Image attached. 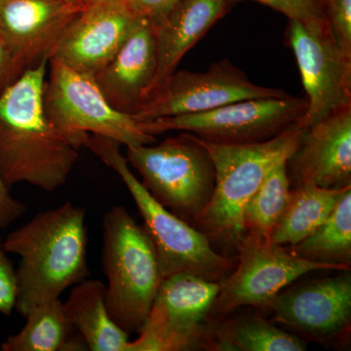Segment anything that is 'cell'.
<instances>
[{
	"label": "cell",
	"mask_w": 351,
	"mask_h": 351,
	"mask_svg": "<svg viewBox=\"0 0 351 351\" xmlns=\"http://www.w3.org/2000/svg\"><path fill=\"white\" fill-rule=\"evenodd\" d=\"M306 97L249 99L193 114L140 122L141 128L156 136L169 131L188 132L216 144L263 142L295 125L306 112Z\"/></svg>",
	"instance_id": "cell-9"
},
{
	"label": "cell",
	"mask_w": 351,
	"mask_h": 351,
	"mask_svg": "<svg viewBox=\"0 0 351 351\" xmlns=\"http://www.w3.org/2000/svg\"><path fill=\"white\" fill-rule=\"evenodd\" d=\"M156 71V27L142 21L93 78L113 108L133 115L151 99Z\"/></svg>",
	"instance_id": "cell-17"
},
{
	"label": "cell",
	"mask_w": 351,
	"mask_h": 351,
	"mask_svg": "<svg viewBox=\"0 0 351 351\" xmlns=\"http://www.w3.org/2000/svg\"><path fill=\"white\" fill-rule=\"evenodd\" d=\"M101 263L108 313L129 335L140 332L163 278L151 237L125 207L104 215Z\"/></svg>",
	"instance_id": "cell-5"
},
{
	"label": "cell",
	"mask_w": 351,
	"mask_h": 351,
	"mask_svg": "<svg viewBox=\"0 0 351 351\" xmlns=\"http://www.w3.org/2000/svg\"><path fill=\"white\" fill-rule=\"evenodd\" d=\"M230 2V0H180L167 17L156 27L157 71L152 97L175 73L184 55L217 21L223 17Z\"/></svg>",
	"instance_id": "cell-18"
},
{
	"label": "cell",
	"mask_w": 351,
	"mask_h": 351,
	"mask_svg": "<svg viewBox=\"0 0 351 351\" xmlns=\"http://www.w3.org/2000/svg\"><path fill=\"white\" fill-rule=\"evenodd\" d=\"M287 159L272 167L247 202L243 212L246 232L257 233L270 239L290 196L291 182L286 167Z\"/></svg>",
	"instance_id": "cell-24"
},
{
	"label": "cell",
	"mask_w": 351,
	"mask_h": 351,
	"mask_svg": "<svg viewBox=\"0 0 351 351\" xmlns=\"http://www.w3.org/2000/svg\"><path fill=\"white\" fill-rule=\"evenodd\" d=\"M25 206L10 193V188L0 177V230L8 228L25 213Z\"/></svg>",
	"instance_id": "cell-29"
},
{
	"label": "cell",
	"mask_w": 351,
	"mask_h": 351,
	"mask_svg": "<svg viewBox=\"0 0 351 351\" xmlns=\"http://www.w3.org/2000/svg\"><path fill=\"white\" fill-rule=\"evenodd\" d=\"M71 0H0V36L22 73L49 61L83 9Z\"/></svg>",
	"instance_id": "cell-14"
},
{
	"label": "cell",
	"mask_w": 351,
	"mask_h": 351,
	"mask_svg": "<svg viewBox=\"0 0 351 351\" xmlns=\"http://www.w3.org/2000/svg\"><path fill=\"white\" fill-rule=\"evenodd\" d=\"M348 189L351 186L323 189L313 184H300L291 188L287 205L270 240L282 246L300 243L326 221Z\"/></svg>",
	"instance_id": "cell-21"
},
{
	"label": "cell",
	"mask_w": 351,
	"mask_h": 351,
	"mask_svg": "<svg viewBox=\"0 0 351 351\" xmlns=\"http://www.w3.org/2000/svg\"><path fill=\"white\" fill-rule=\"evenodd\" d=\"M119 143L99 135H89L87 147L119 176L137 205L144 228L156 247L162 278L191 274L221 282L234 267L237 258L219 255L199 230L176 216L152 197L132 172Z\"/></svg>",
	"instance_id": "cell-4"
},
{
	"label": "cell",
	"mask_w": 351,
	"mask_h": 351,
	"mask_svg": "<svg viewBox=\"0 0 351 351\" xmlns=\"http://www.w3.org/2000/svg\"><path fill=\"white\" fill-rule=\"evenodd\" d=\"M286 43L294 53L306 91L307 108L299 126L306 128L351 108V55L339 47L330 27L289 20Z\"/></svg>",
	"instance_id": "cell-11"
},
{
	"label": "cell",
	"mask_w": 351,
	"mask_h": 351,
	"mask_svg": "<svg viewBox=\"0 0 351 351\" xmlns=\"http://www.w3.org/2000/svg\"><path fill=\"white\" fill-rule=\"evenodd\" d=\"M126 160L154 199L195 226L213 195L216 175L211 157L193 134L127 147Z\"/></svg>",
	"instance_id": "cell-6"
},
{
	"label": "cell",
	"mask_w": 351,
	"mask_h": 351,
	"mask_svg": "<svg viewBox=\"0 0 351 351\" xmlns=\"http://www.w3.org/2000/svg\"><path fill=\"white\" fill-rule=\"evenodd\" d=\"M210 327L212 350L304 351L306 343L260 316L223 320Z\"/></svg>",
	"instance_id": "cell-22"
},
{
	"label": "cell",
	"mask_w": 351,
	"mask_h": 351,
	"mask_svg": "<svg viewBox=\"0 0 351 351\" xmlns=\"http://www.w3.org/2000/svg\"><path fill=\"white\" fill-rule=\"evenodd\" d=\"M64 311L71 324L92 351H129L128 332L112 319L106 302V285L84 280L73 286Z\"/></svg>",
	"instance_id": "cell-19"
},
{
	"label": "cell",
	"mask_w": 351,
	"mask_h": 351,
	"mask_svg": "<svg viewBox=\"0 0 351 351\" xmlns=\"http://www.w3.org/2000/svg\"><path fill=\"white\" fill-rule=\"evenodd\" d=\"M274 319L318 341L348 331L351 319V274L314 280L279 293L269 308Z\"/></svg>",
	"instance_id": "cell-16"
},
{
	"label": "cell",
	"mask_w": 351,
	"mask_h": 351,
	"mask_svg": "<svg viewBox=\"0 0 351 351\" xmlns=\"http://www.w3.org/2000/svg\"><path fill=\"white\" fill-rule=\"evenodd\" d=\"M142 21L132 12L126 0H95L69 25L50 59L94 76Z\"/></svg>",
	"instance_id": "cell-13"
},
{
	"label": "cell",
	"mask_w": 351,
	"mask_h": 351,
	"mask_svg": "<svg viewBox=\"0 0 351 351\" xmlns=\"http://www.w3.org/2000/svg\"><path fill=\"white\" fill-rule=\"evenodd\" d=\"M95 1V0H86V5L88 3H90V2Z\"/></svg>",
	"instance_id": "cell-33"
},
{
	"label": "cell",
	"mask_w": 351,
	"mask_h": 351,
	"mask_svg": "<svg viewBox=\"0 0 351 351\" xmlns=\"http://www.w3.org/2000/svg\"><path fill=\"white\" fill-rule=\"evenodd\" d=\"M85 218L84 208L66 202L36 214L3 239L7 253L20 257L15 309L23 317L89 276Z\"/></svg>",
	"instance_id": "cell-2"
},
{
	"label": "cell",
	"mask_w": 351,
	"mask_h": 351,
	"mask_svg": "<svg viewBox=\"0 0 351 351\" xmlns=\"http://www.w3.org/2000/svg\"><path fill=\"white\" fill-rule=\"evenodd\" d=\"M327 15L335 41L346 54L351 55V0H332Z\"/></svg>",
	"instance_id": "cell-26"
},
{
	"label": "cell",
	"mask_w": 351,
	"mask_h": 351,
	"mask_svg": "<svg viewBox=\"0 0 351 351\" xmlns=\"http://www.w3.org/2000/svg\"><path fill=\"white\" fill-rule=\"evenodd\" d=\"M19 332L2 343L3 351L87 350L84 339L71 324L60 299L41 302L25 316Z\"/></svg>",
	"instance_id": "cell-20"
},
{
	"label": "cell",
	"mask_w": 351,
	"mask_h": 351,
	"mask_svg": "<svg viewBox=\"0 0 351 351\" xmlns=\"http://www.w3.org/2000/svg\"><path fill=\"white\" fill-rule=\"evenodd\" d=\"M180 0H126L132 12L138 19L147 21L149 24L157 27Z\"/></svg>",
	"instance_id": "cell-28"
},
{
	"label": "cell",
	"mask_w": 351,
	"mask_h": 351,
	"mask_svg": "<svg viewBox=\"0 0 351 351\" xmlns=\"http://www.w3.org/2000/svg\"><path fill=\"white\" fill-rule=\"evenodd\" d=\"M277 88L260 86L228 59L202 73L175 71L162 88L132 117L138 121L193 114L249 99L282 98Z\"/></svg>",
	"instance_id": "cell-12"
},
{
	"label": "cell",
	"mask_w": 351,
	"mask_h": 351,
	"mask_svg": "<svg viewBox=\"0 0 351 351\" xmlns=\"http://www.w3.org/2000/svg\"><path fill=\"white\" fill-rule=\"evenodd\" d=\"M321 2H322L323 6H324L325 10L327 12L328 8L331 5L332 0H321Z\"/></svg>",
	"instance_id": "cell-31"
},
{
	"label": "cell",
	"mask_w": 351,
	"mask_h": 351,
	"mask_svg": "<svg viewBox=\"0 0 351 351\" xmlns=\"http://www.w3.org/2000/svg\"><path fill=\"white\" fill-rule=\"evenodd\" d=\"M219 282L191 274L166 277L140 336L129 351H180L209 348L210 330L203 325L218 297Z\"/></svg>",
	"instance_id": "cell-10"
},
{
	"label": "cell",
	"mask_w": 351,
	"mask_h": 351,
	"mask_svg": "<svg viewBox=\"0 0 351 351\" xmlns=\"http://www.w3.org/2000/svg\"><path fill=\"white\" fill-rule=\"evenodd\" d=\"M71 1L76 2V3L82 4V5L86 6V0H71Z\"/></svg>",
	"instance_id": "cell-32"
},
{
	"label": "cell",
	"mask_w": 351,
	"mask_h": 351,
	"mask_svg": "<svg viewBox=\"0 0 351 351\" xmlns=\"http://www.w3.org/2000/svg\"><path fill=\"white\" fill-rule=\"evenodd\" d=\"M299 124L276 137L248 144H216L196 137L206 149L215 168V189L195 228L228 248L237 249L246 234L244 208L274 165L297 147Z\"/></svg>",
	"instance_id": "cell-3"
},
{
	"label": "cell",
	"mask_w": 351,
	"mask_h": 351,
	"mask_svg": "<svg viewBox=\"0 0 351 351\" xmlns=\"http://www.w3.org/2000/svg\"><path fill=\"white\" fill-rule=\"evenodd\" d=\"M47 60L0 95V177L52 193L68 181L82 145L57 129L43 106Z\"/></svg>",
	"instance_id": "cell-1"
},
{
	"label": "cell",
	"mask_w": 351,
	"mask_h": 351,
	"mask_svg": "<svg viewBox=\"0 0 351 351\" xmlns=\"http://www.w3.org/2000/svg\"><path fill=\"white\" fill-rule=\"evenodd\" d=\"M16 269L8 258L3 246V239L0 237V313L10 316L15 309Z\"/></svg>",
	"instance_id": "cell-27"
},
{
	"label": "cell",
	"mask_w": 351,
	"mask_h": 351,
	"mask_svg": "<svg viewBox=\"0 0 351 351\" xmlns=\"http://www.w3.org/2000/svg\"><path fill=\"white\" fill-rule=\"evenodd\" d=\"M49 63V82L44 85V110L60 131L82 147L89 135L112 138L126 147L156 142V136L145 133L138 120L108 104L93 76L78 73L55 59Z\"/></svg>",
	"instance_id": "cell-7"
},
{
	"label": "cell",
	"mask_w": 351,
	"mask_h": 351,
	"mask_svg": "<svg viewBox=\"0 0 351 351\" xmlns=\"http://www.w3.org/2000/svg\"><path fill=\"white\" fill-rule=\"evenodd\" d=\"M230 2L235 0H230ZM285 15L289 20L299 21L307 27H330L328 15L321 0H253Z\"/></svg>",
	"instance_id": "cell-25"
},
{
	"label": "cell",
	"mask_w": 351,
	"mask_h": 351,
	"mask_svg": "<svg viewBox=\"0 0 351 351\" xmlns=\"http://www.w3.org/2000/svg\"><path fill=\"white\" fill-rule=\"evenodd\" d=\"M10 51L0 36V95L22 75Z\"/></svg>",
	"instance_id": "cell-30"
},
{
	"label": "cell",
	"mask_w": 351,
	"mask_h": 351,
	"mask_svg": "<svg viewBox=\"0 0 351 351\" xmlns=\"http://www.w3.org/2000/svg\"><path fill=\"white\" fill-rule=\"evenodd\" d=\"M237 267L219 282V291L208 318L225 319L241 306L267 309L284 288L315 270H350L336 263L314 262L300 257L286 246L254 232L239 242Z\"/></svg>",
	"instance_id": "cell-8"
},
{
	"label": "cell",
	"mask_w": 351,
	"mask_h": 351,
	"mask_svg": "<svg viewBox=\"0 0 351 351\" xmlns=\"http://www.w3.org/2000/svg\"><path fill=\"white\" fill-rule=\"evenodd\" d=\"M289 249L300 257L314 262L350 267L351 189L346 191L322 225L306 239Z\"/></svg>",
	"instance_id": "cell-23"
},
{
	"label": "cell",
	"mask_w": 351,
	"mask_h": 351,
	"mask_svg": "<svg viewBox=\"0 0 351 351\" xmlns=\"http://www.w3.org/2000/svg\"><path fill=\"white\" fill-rule=\"evenodd\" d=\"M291 186L323 189L351 186V108H343L302 129L288 157Z\"/></svg>",
	"instance_id": "cell-15"
}]
</instances>
